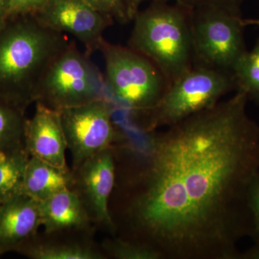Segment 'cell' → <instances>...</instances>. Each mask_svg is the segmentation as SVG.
Instances as JSON below:
<instances>
[{
  "mask_svg": "<svg viewBox=\"0 0 259 259\" xmlns=\"http://www.w3.org/2000/svg\"><path fill=\"white\" fill-rule=\"evenodd\" d=\"M193 66L232 72L246 52L241 13L201 7L191 14Z\"/></svg>",
  "mask_w": 259,
  "mask_h": 259,
  "instance_id": "cell-7",
  "label": "cell"
},
{
  "mask_svg": "<svg viewBox=\"0 0 259 259\" xmlns=\"http://www.w3.org/2000/svg\"><path fill=\"white\" fill-rule=\"evenodd\" d=\"M106 89L127 108L145 114L157 105L168 87L159 69L131 48L104 40Z\"/></svg>",
  "mask_w": 259,
  "mask_h": 259,
  "instance_id": "cell-6",
  "label": "cell"
},
{
  "mask_svg": "<svg viewBox=\"0 0 259 259\" xmlns=\"http://www.w3.org/2000/svg\"><path fill=\"white\" fill-rule=\"evenodd\" d=\"M41 226L47 233L84 228L90 214L76 192L61 190L39 202Z\"/></svg>",
  "mask_w": 259,
  "mask_h": 259,
  "instance_id": "cell-13",
  "label": "cell"
},
{
  "mask_svg": "<svg viewBox=\"0 0 259 259\" xmlns=\"http://www.w3.org/2000/svg\"><path fill=\"white\" fill-rule=\"evenodd\" d=\"M241 259H259V242L245 253H242Z\"/></svg>",
  "mask_w": 259,
  "mask_h": 259,
  "instance_id": "cell-26",
  "label": "cell"
},
{
  "mask_svg": "<svg viewBox=\"0 0 259 259\" xmlns=\"http://www.w3.org/2000/svg\"><path fill=\"white\" fill-rule=\"evenodd\" d=\"M77 185L80 199L90 216H93L113 231L115 224L109 210V199L115 183V165L110 148L89 158L77 168Z\"/></svg>",
  "mask_w": 259,
  "mask_h": 259,
  "instance_id": "cell-10",
  "label": "cell"
},
{
  "mask_svg": "<svg viewBox=\"0 0 259 259\" xmlns=\"http://www.w3.org/2000/svg\"><path fill=\"white\" fill-rule=\"evenodd\" d=\"M236 91L243 92L248 100L259 105V38L251 51H247L233 67Z\"/></svg>",
  "mask_w": 259,
  "mask_h": 259,
  "instance_id": "cell-17",
  "label": "cell"
},
{
  "mask_svg": "<svg viewBox=\"0 0 259 259\" xmlns=\"http://www.w3.org/2000/svg\"><path fill=\"white\" fill-rule=\"evenodd\" d=\"M25 112L0 101V162L25 148Z\"/></svg>",
  "mask_w": 259,
  "mask_h": 259,
  "instance_id": "cell-15",
  "label": "cell"
},
{
  "mask_svg": "<svg viewBox=\"0 0 259 259\" xmlns=\"http://www.w3.org/2000/svg\"><path fill=\"white\" fill-rule=\"evenodd\" d=\"M40 226L38 201L21 194L1 203L0 255L17 251L33 238Z\"/></svg>",
  "mask_w": 259,
  "mask_h": 259,
  "instance_id": "cell-12",
  "label": "cell"
},
{
  "mask_svg": "<svg viewBox=\"0 0 259 259\" xmlns=\"http://www.w3.org/2000/svg\"><path fill=\"white\" fill-rule=\"evenodd\" d=\"M146 1H151L152 3H157V2H162V3H167L168 0H126V5H127V13L130 20H134L135 16L139 13V8L143 3Z\"/></svg>",
  "mask_w": 259,
  "mask_h": 259,
  "instance_id": "cell-24",
  "label": "cell"
},
{
  "mask_svg": "<svg viewBox=\"0 0 259 259\" xmlns=\"http://www.w3.org/2000/svg\"><path fill=\"white\" fill-rule=\"evenodd\" d=\"M243 24L244 26L247 25H259V19H243Z\"/></svg>",
  "mask_w": 259,
  "mask_h": 259,
  "instance_id": "cell-27",
  "label": "cell"
},
{
  "mask_svg": "<svg viewBox=\"0 0 259 259\" xmlns=\"http://www.w3.org/2000/svg\"><path fill=\"white\" fill-rule=\"evenodd\" d=\"M192 10L154 2L134 19L128 47L149 59L168 86L193 67Z\"/></svg>",
  "mask_w": 259,
  "mask_h": 259,
  "instance_id": "cell-3",
  "label": "cell"
},
{
  "mask_svg": "<svg viewBox=\"0 0 259 259\" xmlns=\"http://www.w3.org/2000/svg\"><path fill=\"white\" fill-rule=\"evenodd\" d=\"M106 90L105 77L90 55L71 41L48 68L35 102L59 111L105 98Z\"/></svg>",
  "mask_w": 259,
  "mask_h": 259,
  "instance_id": "cell-5",
  "label": "cell"
},
{
  "mask_svg": "<svg viewBox=\"0 0 259 259\" xmlns=\"http://www.w3.org/2000/svg\"><path fill=\"white\" fill-rule=\"evenodd\" d=\"M49 0H10L8 18L18 15H34Z\"/></svg>",
  "mask_w": 259,
  "mask_h": 259,
  "instance_id": "cell-23",
  "label": "cell"
},
{
  "mask_svg": "<svg viewBox=\"0 0 259 259\" xmlns=\"http://www.w3.org/2000/svg\"><path fill=\"white\" fill-rule=\"evenodd\" d=\"M177 4L190 10L201 7H217L241 13V6L244 0H175Z\"/></svg>",
  "mask_w": 259,
  "mask_h": 259,
  "instance_id": "cell-21",
  "label": "cell"
},
{
  "mask_svg": "<svg viewBox=\"0 0 259 259\" xmlns=\"http://www.w3.org/2000/svg\"><path fill=\"white\" fill-rule=\"evenodd\" d=\"M99 11L109 15L121 23L131 21L127 13L126 0H87Z\"/></svg>",
  "mask_w": 259,
  "mask_h": 259,
  "instance_id": "cell-20",
  "label": "cell"
},
{
  "mask_svg": "<svg viewBox=\"0 0 259 259\" xmlns=\"http://www.w3.org/2000/svg\"><path fill=\"white\" fill-rule=\"evenodd\" d=\"M106 97L59 110L67 148L76 169L96 153L110 148L117 136Z\"/></svg>",
  "mask_w": 259,
  "mask_h": 259,
  "instance_id": "cell-8",
  "label": "cell"
},
{
  "mask_svg": "<svg viewBox=\"0 0 259 259\" xmlns=\"http://www.w3.org/2000/svg\"><path fill=\"white\" fill-rule=\"evenodd\" d=\"M9 6L10 0H0V28L8 19Z\"/></svg>",
  "mask_w": 259,
  "mask_h": 259,
  "instance_id": "cell-25",
  "label": "cell"
},
{
  "mask_svg": "<svg viewBox=\"0 0 259 259\" xmlns=\"http://www.w3.org/2000/svg\"><path fill=\"white\" fill-rule=\"evenodd\" d=\"M105 250L117 259H160L151 248L125 238H115L105 242Z\"/></svg>",
  "mask_w": 259,
  "mask_h": 259,
  "instance_id": "cell-19",
  "label": "cell"
},
{
  "mask_svg": "<svg viewBox=\"0 0 259 259\" xmlns=\"http://www.w3.org/2000/svg\"><path fill=\"white\" fill-rule=\"evenodd\" d=\"M236 90L233 73L193 66L167 88L161 100L145 113L148 132L178 123L191 115L210 108Z\"/></svg>",
  "mask_w": 259,
  "mask_h": 259,
  "instance_id": "cell-4",
  "label": "cell"
},
{
  "mask_svg": "<svg viewBox=\"0 0 259 259\" xmlns=\"http://www.w3.org/2000/svg\"><path fill=\"white\" fill-rule=\"evenodd\" d=\"M17 251L33 259H100L102 255L90 247L77 244L22 245Z\"/></svg>",
  "mask_w": 259,
  "mask_h": 259,
  "instance_id": "cell-18",
  "label": "cell"
},
{
  "mask_svg": "<svg viewBox=\"0 0 259 259\" xmlns=\"http://www.w3.org/2000/svg\"><path fill=\"white\" fill-rule=\"evenodd\" d=\"M30 156L26 148L0 162V202L23 194L25 168Z\"/></svg>",
  "mask_w": 259,
  "mask_h": 259,
  "instance_id": "cell-16",
  "label": "cell"
},
{
  "mask_svg": "<svg viewBox=\"0 0 259 259\" xmlns=\"http://www.w3.org/2000/svg\"><path fill=\"white\" fill-rule=\"evenodd\" d=\"M248 97L149 132L124 207L130 241L160 259H241L251 237L248 194L259 172V126Z\"/></svg>",
  "mask_w": 259,
  "mask_h": 259,
  "instance_id": "cell-1",
  "label": "cell"
},
{
  "mask_svg": "<svg viewBox=\"0 0 259 259\" xmlns=\"http://www.w3.org/2000/svg\"><path fill=\"white\" fill-rule=\"evenodd\" d=\"M249 205L253 217V231L250 238L254 243L259 242V172L252 180L248 194Z\"/></svg>",
  "mask_w": 259,
  "mask_h": 259,
  "instance_id": "cell-22",
  "label": "cell"
},
{
  "mask_svg": "<svg viewBox=\"0 0 259 259\" xmlns=\"http://www.w3.org/2000/svg\"><path fill=\"white\" fill-rule=\"evenodd\" d=\"M74 175L40 158L30 156L24 175L23 194L40 202L74 185Z\"/></svg>",
  "mask_w": 259,
  "mask_h": 259,
  "instance_id": "cell-14",
  "label": "cell"
},
{
  "mask_svg": "<svg viewBox=\"0 0 259 259\" xmlns=\"http://www.w3.org/2000/svg\"><path fill=\"white\" fill-rule=\"evenodd\" d=\"M25 125V146L30 156H35L62 169H69L66 161L67 149L60 115L40 102Z\"/></svg>",
  "mask_w": 259,
  "mask_h": 259,
  "instance_id": "cell-11",
  "label": "cell"
},
{
  "mask_svg": "<svg viewBox=\"0 0 259 259\" xmlns=\"http://www.w3.org/2000/svg\"><path fill=\"white\" fill-rule=\"evenodd\" d=\"M69 42L34 15L7 19L0 28V101L25 112L48 68Z\"/></svg>",
  "mask_w": 259,
  "mask_h": 259,
  "instance_id": "cell-2",
  "label": "cell"
},
{
  "mask_svg": "<svg viewBox=\"0 0 259 259\" xmlns=\"http://www.w3.org/2000/svg\"><path fill=\"white\" fill-rule=\"evenodd\" d=\"M34 15L44 26L76 37L90 56L100 51L104 32L114 20L87 0H49Z\"/></svg>",
  "mask_w": 259,
  "mask_h": 259,
  "instance_id": "cell-9",
  "label": "cell"
},
{
  "mask_svg": "<svg viewBox=\"0 0 259 259\" xmlns=\"http://www.w3.org/2000/svg\"><path fill=\"white\" fill-rule=\"evenodd\" d=\"M0 205H1V202H0Z\"/></svg>",
  "mask_w": 259,
  "mask_h": 259,
  "instance_id": "cell-28",
  "label": "cell"
}]
</instances>
